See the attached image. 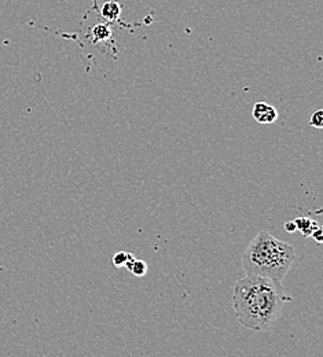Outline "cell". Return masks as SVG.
<instances>
[{"label": "cell", "mask_w": 323, "mask_h": 357, "mask_svg": "<svg viewBox=\"0 0 323 357\" xmlns=\"http://www.w3.org/2000/svg\"><path fill=\"white\" fill-rule=\"evenodd\" d=\"M310 126L317 128V130H322L323 128V110L318 109L315 110L311 117H310Z\"/></svg>", "instance_id": "9c48e42d"}, {"label": "cell", "mask_w": 323, "mask_h": 357, "mask_svg": "<svg viewBox=\"0 0 323 357\" xmlns=\"http://www.w3.org/2000/svg\"><path fill=\"white\" fill-rule=\"evenodd\" d=\"M252 116L257 124H274L277 121L278 110L266 102H257L253 106Z\"/></svg>", "instance_id": "3957f363"}, {"label": "cell", "mask_w": 323, "mask_h": 357, "mask_svg": "<svg viewBox=\"0 0 323 357\" xmlns=\"http://www.w3.org/2000/svg\"><path fill=\"white\" fill-rule=\"evenodd\" d=\"M100 15L109 21V22H116L120 15H121V4L117 0H109L105 1L100 7Z\"/></svg>", "instance_id": "277c9868"}, {"label": "cell", "mask_w": 323, "mask_h": 357, "mask_svg": "<svg viewBox=\"0 0 323 357\" xmlns=\"http://www.w3.org/2000/svg\"><path fill=\"white\" fill-rule=\"evenodd\" d=\"M128 271H130L131 273H134L135 276H144V273L147 272V264H146L143 260H137V259H135Z\"/></svg>", "instance_id": "ba28073f"}, {"label": "cell", "mask_w": 323, "mask_h": 357, "mask_svg": "<svg viewBox=\"0 0 323 357\" xmlns=\"http://www.w3.org/2000/svg\"><path fill=\"white\" fill-rule=\"evenodd\" d=\"M323 229H322V227H320V228H318V229H317V231H314V234H313V235H311V236H314V238H315V239H317V242H318V243H322L323 242Z\"/></svg>", "instance_id": "8fae6325"}, {"label": "cell", "mask_w": 323, "mask_h": 357, "mask_svg": "<svg viewBox=\"0 0 323 357\" xmlns=\"http://www.w3.org/2000/svg\"><path fill=\"white\" fill-rule=\"evenodd\" d=\"M294 223L297 227V231H300L304 236H311L314 231H317L321 227L315 220H311L308 218H299L294 220Z\"/></svg>", "instance_id": "5b68a950"}, {"label": "cell", "mask_w": 323, "mask_h": 357, "mask_svg": "<svg viewBox=\"0 0 323 357\" xmlns=\"http://www.w3.org/2000/svg\"><path fill=\"white\" fill-rule=\"evenodd\" d=\"M292 301L282 286L269 278L246 275L234 286L232 304L238 321L250 330L269 331Z\"/></svg>", "instance_id": "6da1fadb"}, {"label": "cell", "mask_w": 323, "mask_h": 357, "mask_svg": "<svg viewBox=\"0 0 323 357\" xmlns=\"http://www.w3.org/2000/svg\"><path fill=\"white\" fill-rule=\"evenodd\" d=\"M285 231H286V232H289V234H293L294 231H297V227H296L294 220H293V222H287V223H285Z\"/></svg>", "instance_id": "30bf717a"}, {"label": "cell", "mask_w": 323, "mask_h": 357, "mask_svg": "<svg viewBox=\"0 0 323 357\" xmlns=\"http://www.w3.org/2000/svg\"><path fill=\"white\" fill-rule=\"evenodd\" d=\"M112 38V31L107 25L105 24H98L93 28V43L99 42H106L107 39Z\"/></svg>", "instance_id": "52a82bcc"}, {"label": "cell", "mask_w": 323, "mask_h": 357, "mask_svg": "<svg viewBox=\"0 0 323 357\" xmlns=\"http://www.w3.org/2000/svg\"><path fill=\"white\" fill-rule=\"evenodd\" d=\"M296 260L292 245L279 241L267 231H260L246 248L242 256V267L246 275L269 278L282 283Z\"/></svg>", "instance_id": "7a4b0ae2"}, {"label": "cell", "mask_w": 323, "mask_h": 357, "mask_svg": "<svg viewBox=\"0 0 323 357\" xmlns=\"http://www.w3.org/2000/svg\"><path fill=\"white\" fill-rule=\"evenodd\" d=\"M135 257L128 253V252H117L113 259H112V263H113V267L123 268L126 267L127 269H130L131 264L134 263Z\"/></svg>", "instance_id": "8992f818"}]
</instances>
